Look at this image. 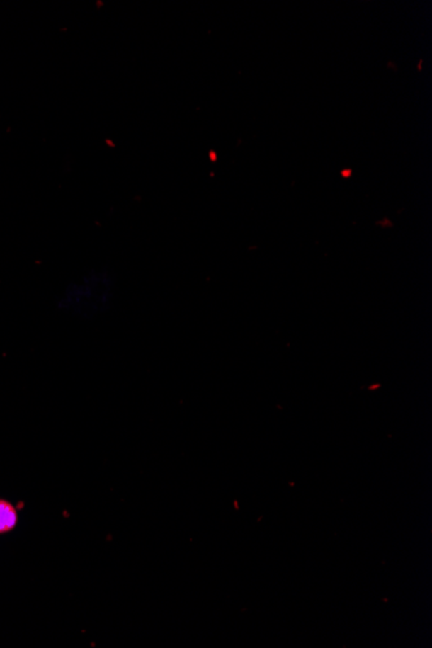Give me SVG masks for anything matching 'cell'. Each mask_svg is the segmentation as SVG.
<instances>
[{
	"mask_svg": "<svg viewBox=\"0 0 432 648\" xmlns=\"http://www.w3.org/2000/svg\"><path fill=\"white\" fill-rule=\"evenodd\" d=\"M114 283L104 273H91L74 281L61 298V309L75 319H95L110 307Z\"/></svg>",
	"mask_w": 432,
	"mask_h": 648,
	"instance_id": "cell-1",
	"label": "cell"
},
{
	"mask_svg": "<svg viewBox=\"0 0 432 648\" xmlns=\"http://www.w3.org/2000/svg\"><path fill=\"white\" fill-rule=\"evenodd\" d=\"M17 524V511L8 501L0 499V533H7Z\"/></svg>",
	"mask_w": 432,
	"mask_h": 648,
	"instance_id": "cell-2",
	"label": "cell"
}]
</instances>
